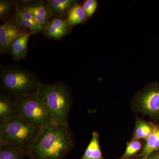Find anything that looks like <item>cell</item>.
<instances>
[{
  "label": "cell",
  "instance_id": "11",
  "mask_svg": "<svg viewBox=\"0 0 159 159\" xmlns=\"http://www.w3.org/2000/svg\"><path fill=\"white\" fill-rule=\"evenodd\" d=\"M69 25L67 20L54 19L47 27V35L51 38L59 39L67 34L69 30Z\"/></svg>",
  "mask_w": 159,
  "mask_h": 159
},
{
  "label": "cell",
  "instance_id": "20",
  "mask_svg": "<svg viewBox=\"0 0 159 159\" xmlns=\"http://www.w3.org/2000/svg\"><path fill=\"white\" fill-rule=\"evenodd\" d=\"M16 18L19 24L21 26L30 29L32 33H37L43 30L41 27L34 23L31 22L29 21L20 18L16 17Z\"/></svg>",
  "mask_w": 159,
  "mask_h": 159
},
{
  "label": "cell",
  "instance_id": "7",
  "mask_svg": "<svg viewBox=\"0 0 159 159\" xmlns=\"http://www.w3.org/2000/svg\"><path fill=\"white\" fill-rule=\"evenodd\" d=\"M20 116L16 98L9 94L0 95V121H6Z\"/></svg>",
  "mask_w": 159,
  "mask_h": 159
},
{
  "label": "cell",
  "instance_id": "9",
  "mask_svg": "<svg viewBox=\"0 0 159 159\" xmlns=\"http://www.w3.org/2000/svg\"><path fill=\"white\" fill-rule=\"evenodd\" d=\"M31 32H21L19 36L11 43V55L15 60L24 59L27 54L28 43Z\"/></svg>",
  "mask_w": 159,
  "mask_h": 159
},
{
  "label": "cell",
  "instance_id": "10",
  "mask_svg": "<svg viewBox=\"0 0 159 159\" xmlns=\"http://www.w3.org/2000/svg\"><path fill=\"white\" fill-rule=\"evenodd\" d=\"M77 2L74 0H50L48 1V7L51 15L63 16L68 14Z\"/></svg>",
  "mask_w": 159,
  "mask_h": 159
},
{
  "label": "cell",
  "instance_id": "6",
  "mask_svg": "<svg viewBox=\"0 0 159 159\" xmlns=\"http://www.w3.org/2000/svg\"><path fill=\"white\" fill-rule=\"evenodd\" d=\"M139 108L151 116L159 118V84L148 86L138 98Z\"/></svg>",
  "mask_w": 159,
  "mask_h": 159
},
{
  "label": "cell",
  "instance_id": "13",
  "mask_svg": "<svg viewBox=\"0 0 159 159\" xmlns=\"http://www.w3.org/2000/svg\"><path fill=\"white\" fill-rule=\"evenodd\" d=\"M159 149V125H155L153 132L146 140L142 152V156L144 159H146L153 152Z\"/></svg>",
  "mask_w": 159,
  "mask_h": 159
},
{
  "label": "cell",
  "instance_id": "21",
  "mask_svg": "<svg viewBox=\"0 0 159 159\" xmlns=\"http://www.w3.org/2000/svg\"><path fill=\"white\" fill-rule=\"evenodd\" d=\"M16 17L20 18L29 21L34 23V24L40 26L38 24L33 15L29 13L28 11H25L24 10H18L17 11V13H16Z\"/></svg>",
  "mask_w": 159,
  "mask_h": 159
},
{
  "label": "cell",
  "instance_id": "4",
  "mask_svg": "<svg viewBox=\"0 0 159 159\" xmlns=\"http://www.w3.org/2000/svg\"><path fill=\"white\" fill-rule=\"evenodd\" d=\"M39 83L33 73L23 69L9 67L1 72V87L14 98L36 93Z\"/></svg>",
  "mask_w": 159,
  "mask_h": 159
},
{
  "label": "cell",
  "instance_id": "16",
  "mask_svg": "<svg viewBox=\"0 0 159 159\" xmlns=\"http://www.w3.org/2000/svg\"><path fill=\"white\" fill-rule=\"evenodd\" d=\"M155 125L141 120H138L134 132V139L146 140L153 132Z\"/></svg>",
  "mask_w": 159,
  "mask_h": 159
},
{
  "label": "cell",
  "instance_id": "3",
  "mask_svg": "<svg viewBox=\"0 0 159 159\" xmlns=\"http://www.w3.org/2000/svg\"><path fill=\"white\" fill-rule=\"evenodd\" d=\"M40 129L30 125L20 116L0 121V144H10L28 155Z\"/></svg>",
  "mask_w": 159,
  "mask_h": 159
},
{
  "label": "cell",
  "instance_id": "2",
  "mask_svg": "<svg viewBox=\"0 0 159 159\" xmlns=\"http://www.w3.org/2000/svg\"><path fill=\"white\" fill-rule=\"evenodd\" d=\"M36 93L52 123L68 124L72 96L66 84L62 83L46 84L40 82Z\"/></svg>",
  "mask_w": 159,
  "mask_h": 159
},
{
  "label": "cell",
  "instance_id": "12",
  "mask_svg": "<svg viewBox=\"0 0 159 159\" xmlns=\"http://www.w3.org/2000/svg\"><path fill=\"white\" fill-rule=\"evenodd\" d=\"M23 10L28 11L33 15L38 24L43 29L47 28L48 26V20L51 15L48 6L43 4H37L34 6L26 7Z\"/></svg>",
  "mask_w": 159,
  "mask_h": 159
},
{
  "label": "cell",
  "instance_id": "23",
  "mask_svg": "<svg viewBox=\"0 0 159 159\" xmlns=\"http://www.w3.org/2000/svg\"><path fill=\"white\" fill-rule=\"evenodd\" d=\"M145 159H159V154H156L152 156H149L148 158Z\"/></svg>",
  "mask_w": 159,
  "mask_h": 159
},
{
  "label": "cell",
  "instance_id": "5",
  "mask_svg": "<svg viewBox=\"0 0 159 159\" xmlns=\"http://www.w3.org/2000/svg\"><path fill=\"white\" fill-rule=\"evenodd\" d=\"M16 99L20 116L33 127L41 129L52 123L36 93Z\"/></svg>",
  "mask_w": 159,
  "mask_h": 159
},
{
  "label": "cell",
  "instance_id": "8",
  "mask_svg": "<svg viewBox=\"0 0 159 159\" xmlns=\"http://www.w3.org/2000/svg\"><path fill=\"white\" fill-rule=\"evenodd\" d=\"M21 32L13 24L6 22L0 26V50L6 52L12 42L19 36Z\"/></svg>",
  "mask_w": 159,
  "mask_h": 159
},
{
  "label": "cell",
  "instance_id": "22",
  "mask_svg": "<svg viewBox=\"0 0 159 159\" xmlns=\"http://www.w3.org/2000/svg\"><path fill=\"white\" fill-rule=\"evenodd\" d=\"M10 4L9 2L5 1H0V16L3 17L9 12L10 8Z\"/></svg>",
  "mask_w": 159,
  "mask_h": 159
},
{
  "label": "cell",
  "instance_id": "18",
  "mask_svg": "<svg viewBox=\"0 0 159 159\" xmlns=\"http://www.w3.org/2000/svg\"><path fill=\"white\" fill-rule=\"evenodd\" d=\"M142 147V142L138 139H134L127 143L123 158H127L138 152Z\"/></svg>",
  "mask_w": 159,
  "mask_h": 159
},
{
  "label": "cell",
  "instance_id": "17",
  "mask_svg": "<svg viewBox=\"0 0 159 159\" xmlns=\"http://www.w3.org/2000/svg\"><path fill=\"white\" fill-rule=\"evenodd\" d=\"M87 20L86 15L82 6L77 4L69 11L67 20L70 26H75L84 22Z\"/></svg>",
  "mask_w": 159,
  "mask_h": 159
},
{
  "label": "cell",
  "instance_id": "15",
  "mask_svg": "<svg viewBox=\"0 0 159 159\" xmlns=\"http://www.w3.org/2000/svg\"><path fill=\"white\" fill-rule=\"evenodd\" d=\"M28 154L13 145L0 144V159H24Z\"/></svg>",
  "mask_w": 159,
  "mask_h": 159
},
{
  "label": "cell",
  "instance_id": "14",
  "mask_svg": "<svg viewBox=\"0 0 159 159\" xmlns=\"http://www.w3.org/2000/svg\"><path fill=\"white\" fill-rule=\"evenodd\" d=\"M81 159H103L99 145V135L93 132L92 139Z\"/></svg>",
  "mask_w": 159,
  "mask_h": 159
},
{
  "label": "cell",
  "instance_id": "19",
  "mask_svg": "<svg viewBox=\"0 0 159 159\" xmlns=\"http://www.w3.org/2000/svg\"><path fill=\"white\" fill-rule=\"evenodd\" d=\"M98 3L96 0H86L82 7L86 15L87 19L90 18L97 10Z\"/></svg>",
  "mask_w": 159,
  "mask_h": 159
},
{
  "label": "cell",
  "instance_id": "1",
  "mask_svg": "<svg viewBox=\"0 0 159 159\" xmlns=\"http://www.w3.org/2000/svg\"><path fill=\"white\" fill-rule=\"evenodd\" d=\"M73 145L68 124L52 123L40 129L28 156L29 159H63Z\"/></svg>",
  "mask_w": 159,
  "mask_h": 159
}]
</instances>
